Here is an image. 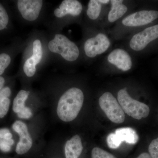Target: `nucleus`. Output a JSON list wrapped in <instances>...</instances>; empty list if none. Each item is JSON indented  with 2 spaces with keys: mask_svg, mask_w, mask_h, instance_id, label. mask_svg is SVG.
Listing matches in <instances>:
<instances>
[{
  "mask_svg": "<svg viewBox=\"0 0 158 158\" xmlns=\"http://www.w3.org/2000/svg\"><path fill=\"white\" fill-rule=\"evenodd\" d=\"M84 101L81 90L72 88L63 94L59 99L57 109V115L64 122L73 121L78 115Z\"/></svg>",
  "mask_w": 158,
  "mask_h": 158,
  "instance_id": "f257e3e1",
  "label": "nucleus"
},
{
  "mask_svg": "<svg viewBox=\"0 0 158 158\" xmlns=\"http://www.w3.org/2000/svg\"><path fill=\"white\" fill-rule=\"evenodd\" d=\"M117 98L123 112L135 119L146 118L149 114V107L132 98L128 93L126 88L118 91Z\"/></svg>",
  "mask_w": 158,
  "mask_h": 158,
  "instance_id": "f03ea898",
  "label": "nucleus"
},
{
  "mask_svg": "<svg viewBox=\"0 0 158 158\" xmlns=\"http://www.w3.org/2000/svg\"><path fill=\"white\" fill-rule=\"evenodd\" d=\"M49 50L52 52L61 55L65 60L73 62L78 58L80 51L76 44L65 35L56 34L48 43Z\"/></svg>",
  "mask_w": 158,
  "mask_h": 158,
  "instance_id": "7ed1b4c3",
  "label": "nucleus"
},
{
  "mask_svg": "<svg viewBox=\"0 0 158 158\" xmlns=\"http://www.w3.org/2000/svg\"><path fill=\"white\" fill-rule=\"evenodd\" d=\"M100 106L108 118L116 123H121L125 120L124 112L120 105L110 92L104 93L99 99Z\"/></svg>",
  "mask_w": 158,
  "mask_h": 158,
  "instance_id": "20e7f679",
  "label": "nucleus"
},
{
  "mask_svg": "<svg viewBox=\"0 0 158 158\" xmlns=\"http://www.w3.org/2000/svg\"><path fill=\"white\" fill-rule=\"evenodd\" d=\"M108 37L103 34H98L95 37L86 40L84 45L85 54L89 58H94L104 53L110 46Z\"/></svg>",
  "mask_w": 158,
  "mask_h": 158,
  "instance_id": "39448f33",
  "label": "nucleus"
},
{
  "mask_svg": "<svg viewBox=\"0 0 158 158\" xmlns=\"http://www.w3.org/2000/svg\"><path fill=\"white\" fill-rule=\"evenodd\" d=\"M158 38V25H156L135 34L130 41V47L133 50H142L150 42Z\"/></svg>",
  "mask_w": 158,
  "mask_h": 158,
  "instance_id": "423d86ee",
  "label": "nucleus"
},
{
  "mask_svg": "<svg viewBox=\"0 0 158 158\" xmlns=\"http://www.w3.org/2000/svg\"><path fill=\"white\" fill-rule=\"evenodd\" d=\"M43 3L41 0H19L18 9L24 19L34 21L39 17Z\"/></svg>",
  "mask_w": 158,
  "mask_h": 158,
  "instance_id": "0eeeda50",
  "label": "nucleus"
},
{
  "mask_svg": "<svg viewBox=\"0 0 158 158\" xmlns=\"http://www.w3.org/2000/svg\"><path fill=\"white\" fill-rule=\"evenodd\" d=\"M15 131L19 135V141L16 146L15 151L19 155L25 154L31 149L33 144V141L25 123L23 122L16 121L12 125Z\"/></svg>",
  "mask_w": 158,
  "mask_h": 158,
  "instance_id": "6e6552de",
  "label": "nucleus"
},
{
  "mask_svg": "<svg viewBox=\"0 0 158 158\" xmlns=\"http://www.w3.org/2000/svg\"><path fill=\"white\" fill-rule=\"evenodd\" d=\"M158 18V11L143 10L135 12L125 18L123 24L127 27H139L152 22Z\"/></svg>",
  "mask_w": 158,
  "mask_h": 158,
  "instance_id": "1a4fd4ad",
  "label": "nucleus"
},
{
  "mask_svg": "<svg viewBox=\"0 0 158 158\" xmlns=\"http://www.w3.org/2000/svg\"><path fill=\"white\" fill-rule=\"evenodd\" d=\"M43 50L42 44L39 40H34L33 44V55L27 59L23 65V71L29 77L34 76L36 71V65L42 59Z\"/></svg>",
  "mask_w": 158,
  "mask_h": 158,
  "instance_id": "9d476101",
  "label": "nucleus"
},
{
  "mask_svg": "<svg viewBox=\"0 0 158 158\" xmlns=\"http://www.w3.org/2000/svg\"><path fill=\"white\" fill-rule=\"evenodd\" d=\"M108 62L123 71H127L132 65L131 58L124 50L116 48L112 51L108 56Z\"/></svg>",
  "mask_w": 158,
  "mask_h": 158,
  "instance_id": "9b49d317",
  "label": "nucleus"
},
{
  "mask_svg": "<svg viewBox=\"0 0 158 158\" xmlns=\"http://www.w3.org/2000/svg\"><path fill=\"white\" fill-rule=\"evenodd\" d=\"M83 6L77 0H64L59 6V8L55 9L54 14L59 18H61L67 15L77 16L81 13Z\"/></svg>",
  "mask_w": 158,
  "mask_h": 158,
  "instance_id": "f8f14e48",
  "label": "nucleus"
},
{
  "mask_svg": "<svg viewBox=\"0 0 158 158\" xmlns=\"http://www.w3.org/2000/svg\"><path fill=\"white\" fill-rule=\"evenodd\" d=\"M83 149L81 140L78 135L73 136L66 142L65 153L66 158H78Z\"/></svg>",
  "mask_w": 158,
  "mask_h": 158,
  "instance_id": "ddd939ff",
  "label": "nucleus"
},
{
  "mask_svg": "<svg viewBox=\"0 0 158 158\" xmlns=\"http://www.w3.org/2000/svg\"><path fill=\"white\" fill-rule=\"evenodd\" d=\"M111 8L109 15L108 20L110 23H113L119 19L127 11V8L125 5L123 4L122 0H112L110 1Z\"/></svg>",
  "mask_w": 158,
  "mask_h": 158,
  "instance_id": "4468645a",
  "label": "nucleus"
},
{
  "mask_svg": "<svg viewBox=\"0 0 158 158\" xmlns=\"http://www.w3.org/2000/svg\"><path fill=\"white\" fill-rule=\"evenodd\" d=\"M115 133L122 142L125 141L129 144H135L139 139V137L136 131L131 127L117 129Z\"/></svg>",
  "mask_w": 158,
  "mask_h": 158,
  "instance_id": "2eb2a0df",
  "label": "nucleus"
},
{
  "mask_svg": "<svg viewBox=\"0 0 158 158\" xmlns=\"http://www.w3.org/2000/svg\"><path fill=\"white\" fill-rule=\"evenodd\" d=\"M11 94L9 87H5L0 90V118L5 117L9 111L10 104L9 97Z\"/></svg>",
  "mask_w": 158,
  "mask_h": 158,
  "instance_id": "dca6fc26",
  "label": "nucleus"
},
{
  "mask_svg": "<svg viewBox=\"0 0 158 158\" xmlns=\"http://www.w3.org/2000/svg\"><path fill=\"white\" fill-rule=\"evenodd\" d=\"M29 94L30 92L25 90H22L19 92L13 101L12 109L15 113H18L25 107V103Z\"/></svg>",
  "mask_w": 158,
  "mask_h": 158,
  "instance_id": "f3484780",
  "label": "nucleus"
},
{
  "mask_svg": "<svg viewBox=\"0 0 158 158\" xmlns=\"http://www.w3.org/2000/svg\"><path fill=\"white\" fill-rule=\"evenodd\" d=\"M101 3L97 0H90L88 3L87 14L90 19H96L99 16L101 11Z\"/></svg>",
  "mask_w": 158,
  "mask_h": 158,
  "instance_id": "a211bd4d",
  "label": "nucleus"
},
{
  "mask_svg": "<svg viewBox=\"0 0 158 158\" xmlns=\"http://www.w3.org/2000/svg\"><path fill=\"white\" fill-rule=\"evenodd\" d=\"M106 141L109 147L113 149L118 148L122 142L115 133H110L107 138Z\"/></svg>",
  "mask_w": 158,
  "mask_h": 158,
  "instance_id": "6ab92c4d",
  "label": "nucleus"
},
{
  "mask_svg": "<svg viewBox=\"0 0 158 158\" xmlns=\"http://www.w3.org/2000/svg\"><path fill=\"white\" fill-rule=\"evenodd\" d=\"M92 158H116L115 156L106 151L95 147L92 151Z\"/></svg>",
  "mask_w": 158,
  "mask_h": 158,
  "instance_id": "aec40b11",
  "label": "nucleus"
},
{
  "mask_svg": "<svg viewBox=\"0 0 158 158\" xmlns=\"http://www.w3.org/2000/svg\"><path fill=\"white\" fill-rule=\"evenodd\" d=\"M9 17L6 9L0 4V31L5 29L8 25Z\"/></svg>",
  "mask_w": 158,
  "mask_h": 158,
  "instance_id": "412c9836",
  "label": "nucleus"
},
{
  "mask_svg": "<svg viewBox=\"0 0 158 158\" xmlns=\"http://www.w3.org/2000/svg\"><path fill=\"white\" fill-rule=\"evenodd\" d=\"M11 57L8 54H0V75L2 74L11 62Z\"/></svg>",
  "mask_w": 158,
  "mask_h": 158,
  "instance_id": "4be33fe9",
  "label": "nucleus"
},
{
  "mask_svg": "<svg viewBox=\"0 0 158 158\" xmlns=\"http://www.w3.org/2000/svg\"><path fill=\"white\" fill-rule=\"evenodd\" d=\"M148 151L151 158H158V138L152 141Z\"/></svg>",
  "mask_w": 158,
  "mask_h": 158,
  "instance_id": "5701e85b",
  "label": "nucleus"
},
{
  "mask_svg": "<svg viewBox=\"0 0 158 158\" xmlns=\"http://www.w3.org/2000/svg\"><path fill=\"white\" fill-rule=\"evenodd\" d=\"M14 141L12 139L9 140L0 139V149L5 152H8L11 150V146L14 144Z\"/></svg>",
  "mask_w": 158,
  "mask_h": 158,
  "instance_id": "b1692460",
  "label": "nucleus"
},
{
  "mask_svg": "<svg viewBox=\"0 0 158 158\" xmlns=\"http://www.w3.org/2000/svg\"><path fill=\"white\" fill-rule=\"evenodd\" d=\"M33 113L30 108L25 107L22 110L17 113V116L20 118L28 119L31 118Z\"/></svg>",
  "mask_w": 158,
  "mask_h": 158,
  "instance_id": "393cba45",
  "label": "nucleus"
},
{
  "mask_svg": "<svg viewBox=\"0 0 158 158\" xmlns=\"http://www.w3.org/2000/svg\"><path fill=\"white\" fill-rule=\"evenodd\" d=\"M10 132V131L7 128L0 129V139H4V137L7 133Z\"/></svg>",
  "mask_w": 158,
  "mask_h": 158,
  "instance_id": "a878e982",
  "label": "nucleus"
},
{
  "mask_svg": "<svg viewBox=\"0 0 158 158\" xmlns=\"http://www.w3.org/2000/svg\"><path fill=\"white\" fill-rule=\"evenodd\" d=\"M137 158H151L150 155L148 153L144 152L141 154Z\"/></svg>",
  "mask_w": 158,
  "mask_h": 158,
  "instance_id": "bb28decb",
  "label": "nucleus"
},
{
  "mask_svg": "<svg viewBox=\"0 0 158 158\" xmlns=\"http://www.w3.org/2000/svg\"><path fill=\"white\" fill-rule=\"evenodd\" d=\"M5 82V79L3 77L0 76V90H2L3 86H4Z\"/></svg>",
  "mask_w": 158,
  "mask_h": 158,
  "instance_id": "cd10ccee",
  "label": "nucleus"
},
{
  "mask_svg": "<svg viewBox=\"0 0 158 158\" xmlns=\"http://www.w3.org/2000/svg\"><path fill=\"white\" fill-rule=\"evenodd\" d=\"M12 137V134H11V133L9 132L7 133V134H6V136H5V137H4V139H6V140H9V139H11Z\"/></svg>",
  "mask_w": 158,
  "mask_h": 158,
  "instance_id": "c85d7f7f",
  "label": "nucleus"
},
{
  "mask_svg": "<svg viewBox=\"0 0 158 158\" xmlns=\"http://www.w3.org/2000/svg\"><path fill=\"white\" fill-rule=\"evenodd\" d=\"M99 2L101 3V4H106L109 3L110 1H109V0H99Z\"/></svg>",
  "mask_w": 158,
  "mask_h": 158,
  "instance_id": "c756f323",
  "label": "nucleus"
}]
</instances>
